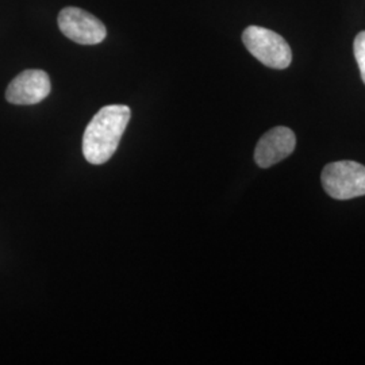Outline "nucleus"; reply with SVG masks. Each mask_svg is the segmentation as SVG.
Wrapping results in <instances>:
<instances>
[{"instance_id":"nucleus-1","label":"nucleus","mask_w":365,"mask_h":365,"mask_svg":"<svg viewBox=\"0 0 365 365\" xmlns=\"http://www.w3.org/2000/svg\"><path fill=\"white\" fill-rule=\"evenodd\" d=\"M130 117L125 105L106 106L96 113L83 135V153L90 164L102 165L113 157Z\"/></svg>"},{"instance_id":"nucleus-2","label":"nucleus","mask_w":365,"mask_h":365,"mask_svg":"<svg viewBox=\"0 0 365 365\" xmlns=\"http://www.w3.org/2000/svg\"><path fill=\"white\" fill-rule=\"evenodd\" d=\"M245 48L253 57L268 68L286 69L292 61L287 41L265 27L249 26L242 33Z\"/></svg>"},{"instance_id":"nucleus-3","label":"nucleus","mask_w":365,"mask_h":365,"mask_svg":"<svg viewBox=\"0 0 365 365\" xmlns=\"http://www.w3.org/2000/svg\"><path fill=\"white\" fill-rule=\"evenodd\" d=\"M322 185L337 200H349L365 195V167L354 161L327 164L322 170Z\"/></svg>"},{"instance_id":"nucleus-4","label":"nucleus","mask_w":365,"mask_h":365,"mask_svg":"<svg viewBox=\"0 0 365 365\" xmlns=\"http://www.w3.org/2000/svg\"><path fill=\"white\" fill-rule=\"evenodd\" d=\"M58 27L66 37L80 45H98L107 36L103 22L78 7H66L60 11Z\"/></svg>"},{"instance_id":"nucleus-5","label":"nucleus","mask_w":365,"mask_h":365,"mask_svg":"<svg viewBox=\"0 0 365 365\" xmlns=\"http://www.w3.org/2000/svg\"><path fill=\"white\" fill-rule=\"evenodd\" d=\"M51 90V78L46 72L41 69H27L9 84L6 99L13 105H37L48 98Z\"/></svg>"},{"instance_id":"nucleus-6","label":"nucleus","mask_w":365,"mask_h":365,"mask_svg":"<svg viewBox=\"0 0 365 365\" xmlns=\"http://www.w3.org/2000/svg\"><path fill=\"white\" fill-rule=\"evenodd\" d=\"M297 137L294 131L284 126L267 131L259 141L255 160L261 168H269L279 161L287 158L295 149Z\"/></svg>"},{"instance_id":"nucleus-7","label":"nucleus","mask_w":365,"mask_h":365,"mask_svg":"<svg viewBox=\"0 0 365 365\" xmlns=\"http://www.w3.org/2000/svg\"><path fill=\"white\" fill-rule=\"evenodd\" d=\"M353 52L357 61V66L360 69V75L365 84V31H361L357 34L353 42Z\"/></svg>"}]
</instances>
